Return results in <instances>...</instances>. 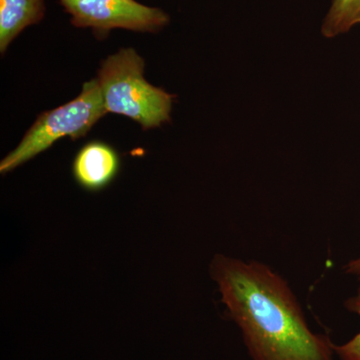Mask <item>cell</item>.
Listing matches in <instances>:
<instances>
[{
    "label": "cell",
    "mask_w": 360,
    "mask_h": 360,
    "mask_svg": "<svg viewBox=\"0 0 360 360\" xmlns=\"http://www.w3.org/2000/svg\"><path fill=\"white\" fill-rule=\"evenodd\" d=\"M210 274L252 360H335L328 335L310 329L297 298L269 265L224 255Z\"/></svg>",
    "instance_id": "6da1fadb"
},
{
    "label": "cell",
    "mask_w": 360,
    "mask_h": 360,
    "mask_svg": "<svg viewBox=\"0 0 360 360\" xmlns=\"http://www.w3.org/2000/svg\"><path fill=\"white\" fill-rule=\"evenodd\" d=\"M144 60L135 49H122L101 63L97 75L106 112L124 115L143 129L170 122L174 96L148 84Z\"/></svg>",
    "instance_id": "7a4b0ae2"
},
{
    "label": "cell",
    "mask_w": 360,
    "mask_h": 360,
    "mask_svg": "<svg viewBox=\"0 0 360 360\" xmlns=\"http://www.w3.org/2000/svg\"><path fill=\"white\" fill-rule=\"evenodd\" d=\"M106 110L96 78L85 82L77 98L39 116L18 148L0 162V174L13 172L63 137H84Z\"/></svg>",
    "instance_id": "3957f363"
},
{
    "label": "cell",
    "mask_w": 360,
    "mask_h": 360,
    "mask_svg": "<svg viewBox=\"0 0 360 360\" xmlns=\"http://www.w3.org/2000/svg\"><path fill=\"white\" fill-rule=\"evenodd\" d=\"M71 16V23L90 28L97 39L108 37L111 30L158 32L169 22V16L158 7L135 0H58Z\"/></svg>",
    "instance_id": "277c9868"
},
{
    "label": "cell",
    "mask_w": 360,
    "mask_h": 360,
    "mask_svg": "<svg viewBox=\"0 0 360 360\" xmlns=\"http://www.w3.org/2000/svg\"><path fill=\"white\" fill-rule=\"evenodd\" d=\"M120 168V156L112 146L103 141H91L75 155L72 174L78 186L96 193L110 186Z\"/></svg>",
    "instance_id": "5b68a950"
},
{
    "label": "cell",
    "mask_w": 360,
    "mask_h": 360,
    "mask_svg": "<svg viewBox=\"0 0 360 360\" xmlns=\"http://www.w3.org/2000/svg\"><path fill=\"white\" fill-rule=\"evenodd\" d=\"M44 15V0H0L1 53L26 27L37 25Z\"/></svg>",
    "instance_id": "8992f818"
},
{
    "label": "cell",
    "mask_w": 360,
    "mask_h": 360,
    "mask_svg": "<svg viewBox=\"0 0 360 360\" xmlns=\"http://www.w3.org/2000/svg\"><path fill=\"white\" fill-rule=\"evenodd\" d=\"M360 23V0H333L330 9L322 25V34L335 37L347 32Z\"/></svg>",
    "instance_id": "52a82bcc"
},
{
    "label": "cell",
    "mask_w": 360,
    "mask_h": 360,
    "mask_svg": "<svg viewBox=\"0 0 360 360\" xmlns=\"http://www.w3.org/2000/svg\"><path fill=\"white\" fill-rule=\"evenodd\" d=\"M345 305L350 312L360 316V288L357 295L348 298ZM333 349L340 360H360V333L345 345H333Z\"/></svg>",
    "instance_id": "ba28073f"
},
{
    "label": "cell",
    "mask_w": 360,
    "mask_h": 360,
    "mask_svg": "<svg viewBox=\"0 0 360 360\" xmlns=\"http://www.w3.org/2000/svg\"><path fill=\"white\" fill-rule=\"evenodd\" d=\"M345 270L347 274L356 276L360 281V257L348 262L345 266Z\"/></svg>",
    "instance_id": "9c48e42d"
}]
</instances>
